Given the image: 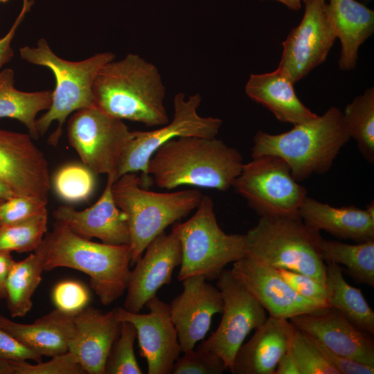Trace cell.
I'll use <instances>...</instances> for the list:
<instances>
[{"instance_id":"6da1fadb","label":"cell","mask_w":374,"mask_h":374,"mask_svg":"<svg viewBox=\"0 0 374 374\" xmlns=\"http://www.w3.org/2000/svg\"><path fill=\"white\" fill-rule=\"evenodd\" d=\"M243 164L240 152L220 139L182 136L161 145L150 158L146 172L162 188L188 185L226 191Z\"/></svg>"},{"instance_id":"7a4b0ae2","label":"cell","mask_w":374,"mask_h":374,"mask_svg":"<svg viewBox=\"0 0 374 374\" xmlns=\"http://www.w3.org/2000/svg\"><path fill=\"white\" fill-rule=\"evenodd\" d=\"M34 251L41 256L44 271L68 267L88 275L91 287L104 305L112 303L127 289L131 262L129 244L96 242L55 222Z\"/></svg>"},{"instance_id":"3957f363","label":"cell","mask_w":374,"mask_h":374,"mask_svg":"<svg viewBox=\"0 0 374 374\" xmlns=\"http://www.w3.org/2000/svg\"><path fill=\"white\" fill-rule=\"evenodd\" d=\"M93 93L95 107L123 121L148 127L169 122L159 70L139 55L129 53L105 64L95 78Z\"/></svg>"},{"instance_id":"277c9868","label":"cell","mask_w":374,"mask_h":374,"mask_svg":"<svg viewBox=\"0 0 374 374\" xmlns=\"http://www.w3.org/2000/svg\"><path fill=\"white\" fill-rule=\"evenodd\" d=\"M350 136L339 109L332 107L315 119L295 125L286 132L271 134L258 131L253 137L251 157L273 154L284 159L296 181L331 168Z\"/></svg>"},{"instance_id":"5b68a950","label":"cell","mask_w":374,"mask_h":374,"mask_svg":"<svg viewBox=\"0 0 374 374\" xmlns=\"http://www.w3.org/2000/svg\"><path fill=\"white\" fill-rule=\"evenodd\" d=\"M19 55L28 63L48 69L54 75L55 86L51 105L37 118L36 127L42 136L56 122L57 127L48 139L49 144L56 145L69 115L82 108L95 107V78L100 69L114 60L115 55L111 52H102L81 61H69L57 55L44 38L39 39L35 46L21 47Z\"/></svg>"},{"instance_id":"8992f818","label":"cell","mask_w":374,"mask_h":374,"mask_svg":"<svg viewBox=\"0 0 374 374\" xmlns=\"http://www.w3.org/2000/svg\"><path fill=\"white\" fill-rule=\"evenodd\" d=\"M245 239L244 256L306 274L326 286L320 231L307 225L299 214L260 217Z\"/></svg>"},{"instance_id":"52a82bcc","label":"cell","mask_w":374,"mask_h":374,"mask_svg":"<svg viewBox=\"0 0 374 374\" xmlns=\"http://www.w3.org/2000/svg\"><path fill=\"white\" fill-rule=\"evenodd\" d=\"M112 192L116 206L127 216L132 265L156 236L196 209L203 196L195 188L173 193L148 190L135 172L117 179L112 184Z\"/></svg>"},{"instance_id":"ba28073f","label":"cell","mask_w":374,"mask_h":374,"mask_svg":"<svg viewBox=\"0 0 374 374\" xmlns=\"http://www.w3.org/2000/svg\"><path fill=\"white\" fill-rule=\"evenodd\" d=\"M172 231L181 246L178 279L201 275L217 279L226 265L245 256V235L227 234L218 225L211 197L203 195L187 221L174 224Z\"/></svg>"},{"instance_id":"9c48e42d","label":"cell","mask_w":374,"mask_h":374,"mask_svg":"<svg viewBox=\"0 0 374 374\" xmlns=\"http://www.w3.org/2000/svg\"><path fill=\"white\" fill-rule=\"evenodd\" d=\"M260 217L299 214L307 190L282 158L265 154L243 164L233 185Z\"/></svg>"},{"instance_id":"30bf717a","label":"cell","mask_w":374,"mask_h":374,"mask_svg":"<svg viewBox=\"0 0 374 374\" xmlns=\"http://www.w3.org/2000/svg\"><path fill=\"white\" fill-rule=\"evenodd\" d=\"M199 93L185 99L183 93L174 98V116L170 123L152 131H134L133 136L125 148L116 172V180L127 173L142 172V186L146 187L149 177L146 172L148 162L154 152L163 143L182 136L215 138L222 126L218 118L203 117L198 114L201 103Z\"/></svg>"},{"instance_id":"8fae6325","label":"cell","mask_w":374,"mask_h":374,"mask_svg":"<svg viewBox=\"0 0 374 374\" xmlns=\"http://www.w3.org/2000/svg\"><path fill=\"white\" fill-rule=\"evenodd\" d=\"M67 136L82 164L95 175H114L116 178L121 157L133 133L123 120L90 107L72 114Z\"/></svg>"},{"instance_id":"7c38bea8","label":"cell","mask_w":374,"mask_h":374,"mask_svg":"<svg viewBox=\"0 0 374 374\" xmlns=\"http://www.w3.org/2000/svg\"><path fill=\"white\" fill-rule=\"evenodd\" d=\"M217 286L223 300L222 317L216 330L198 346L217 355L231 371L246 337L267 317L264 308L231 270L222 271Z\"/></svg>"},{"instance_id":"4fadbf2b","label":"cell","mask_w":374,"mask_h":374,"mask_svg":"<svg viewBox=\"0 0 374 374\" xmlns=\"http://www.w3.org/2000/svg\"><path fill=\"white\" fill-rule=\"evenodd\" d=\"M301 1L305 5L303 17L283 42L278 65L290 73L294 82L326 60L337 38L326 0Z\"/></svg>"},{"instance_id":"5bb4252c","label":"cell","mask_w":374,"mask_h":374,"mask_svg":"<svg viewBox=\"0 0 374 374\" xmlns=\"http://www.w3.org/2000/svg\"><path fill=\"white\" fill-rule=\"evenodd\" d=\"M0 179L14 195L48 202V161L29 134L0 128Z\"/></svg>"},{"instance_id":"9a60e30c","label":"cell","mask_w":374,"mask_h":374,"mask_svg":"<svg viewBox=\"0 0 374 374\" xmlns=\"http://www.w3.org/2000/svg\"><path fill=\"white\" fill-rule=\"evenodd\" d=\"M148 314L132 312L117 307L119 320L129 321L136 330L141 356L148 364V374H170L181 352L169 304L156 295L145 305Z\"/></svg>"},{"instance_id":"2e32d148","label":"cell","mask_w":374,"mask_h":374,"mask_svg":"<svg viewBox=\"0 0 374 374\" xmlns=\"http://www.w3.org/2000/svg\"><path fill=\"white\" fill-rule=\"evenodd\" d=\"M144 251L130 271L124 301V308L135 313L139 312L163 285L171 283L173 271L181 261V243L172 231L159 234Z\"/></svg>"},{"instance_id":"e0dca14e","label":"cell","mask_w":374,"mask_h":374,"mask_svg":"<svg viewBox=\"0 0 374 374\" xmlns=\"http://www.w3.org/2000/svg\"><path fill=\"white\" fill-rule=\"evenodd\" d=\"M293 326L315 339L335 354L374 366L372 335L350 323L332 307L291 317Z\"/></svg>"},{"instance_id":"ac0fdd59","label":"cell","mask_w":374,"mask_h":374,"mask_svg":"<svg viewBox=\"0 0 374 374\" xmlns=\"http://www.w3.org/2000/svg\"><path fill=\"white\" fill-rule=\"evenodd\" d=\"M206 280L201 275L184 278L182 292L169 304L181 352L193 349L209 330L213 315L222 312L221 293Z\"/></svg>"},{"instance_id":"d6986e66","label":"cell","mask_w":374,"mask_h":374,"mask_svg":"<svg viewBox=\"0 0 374 374\" xmlns=\"http://www.w3.org/2000/svg\"><path fill=\"white\" fill-rule=\"evenodd\" d=\"M231 271L269 316L289 320L323 308L295 292L276 268L260 261L244 256L233 262Z\"/></svg>"},{"instance_id":"ffe728a7","label":"cell","mask_w":374,"mask_h":374,"mask_svg":"<svg viewBox=\"0 0 374 374\" xmlns=\"http://www.w3.org/2000/svg\"><path fill=\"white\" fill-rule=\"evenodd\" d=\"M116 181L114 175H107L105 188L91 206L78 211L68 206H60L53 212L56 222H60L76 234L90 239L96 238L103 243L129 244L130 235L126 215L116 206L112 187Z\"/></svg>"},{"instance_id":"44dd1931","label":"cell","mask_w":374,"mask_h":374,"mask_svg":"<svg viewBox=\"0 0 374 374\" xmlns=\"http://www.w3.org/2000/svg\"><path fill=\"white\" fill-rule=\"evenodd\" d=\"M116 308L106 313L87 306L75 315L68 351L85 373L105 374L112 346L120 332Z\"/></svg>"},{"instance_id":"7402d4cb","label":"cell","mask_w":374,"mask_h":374,"mask_svg":"<svg viewBox=\"0 0 374 374\" xmlns=\"http://www.w3.org/2000/svg\"><path fill=\"white\" fill-rule=\"evenodd\" d=\"M295 328L288 319L269 316L238 348L231 371L233 374H274L288 349Z\"/></svg>"},{"instance_id":"603a6c76","label":"cell","mask_w":374,"mask_h":374,"mask_svg":"<svg viewBox=\"0 0 374 374\" xmlns=\"http://www.w3.org/2000/svg\"><path fill=\"white\" fill-rule=\"evenodd\" d=\"M299 213L309 226L337 238L357 243L374 240L373 201L364 209L355 206L337 208L307 196Z\"/></svg>"},{"instance_id":"cb8c5ba5","label":"cell","mask_w":374,"mask_h":374,"mask_svg":"<svg viewBox=\"0 0 374 374\" xmlns=\"http://www.w3.org/2000/svg\"><path fill=\"white\" fill-rule=\"evenodd\" d=\"M294 84L290 73L278 66L270 73L251 74L246 84L245 92L281 122L295 125L315 119L318 115L301 103L296 94Z\"/></svg>"},{"instance_id":"d4e9b609","label":"cell","mask_w":374,"mask_h":374,"mask_svg":"<svg viewBox=\"0 0 374 374\" xmlns=\"http://www.w3.org/2000/svg\"><path fill=\"white\" fill-rule=\"evenodd\" d=\"M76 314L56 308L30 324L0 314V326L30 350L52 357L68 351Z\"/></svg>"},{"instance_id":"484cf974","label":"cell","mask_w":374,"mask_h":374,"mask_svg":"<svg viewBox=\"0 0 374 374\" xmlns=\"http://www.w3.org/2000/svg\"><path fill=\"white\" fill-rule=\"evenodd\" d=\"M327 10L341 44L339 68L351 70L359 48L374 32V12L355 0H330Z\"/></svg>"},{"instance_id":"4316f807","label":"cell","mask_w":374,"mask_h":374,"mask_svg":"<svg viewBox=\"0 0 374 374\" xmlns=\"http://www.w3.org/2000/svg\"><path fill=\"white\" fill-rule=\"evenodd\" d=\"M15 72L12 69L6 68L0 71V118L19 121L33 139H38L37 116L50 107L52 91H23L15 87Z\"/></svg>"},{"instance_id":"83f0119b","label":"cell","mask_w":374,"mask_h":374,"mask_svg":"<svg viewBox=\"0 0 374 374\" xmlns=\"http://www.w3.org/2000/svg\"><path fill=\"white\" fill-rule=\"evenodd\" d=\"M339 264L326 261V288L330 307L342 314L362 330L374 334V312L360 290L351 286L344 278Z\"/></svg>"},{"instance_id":"f1b7e54d","label":"cell","mask_w":374,"mask_h":374,"mask_svg":"<svg viewBox=\"0 0 374 374\" xmlns=\"http://www.w3.org/2000/svg\"><path fill=\"white\" fill-rule=\"evenodd\" d=\"M44 271L42 259L35 251L22 260L13 262L6 283L7 308L12 317H23L30 311L32 297Z\"/></svg>"},{"instance_id":"f546056e","label":"cell","mask_w":374,"mask_h":374,"mask_svg":"<svg viewBox=\"0 0 374 374\" xmlns=\"http://www.w3.org/2000/svg\"><path fill=\"white\" fill-rule=\"evenodd\" d=\"M320 251L324 262L344 265L356 283L374 287V240L350 244L322 238Z\"/></svg>"},{"instance_id":"4dcf8cb0","label":"cell","mask_w":374,"mask_h":374,"mask_svg":"<svg viewBox=\"0 0 374 374\" xmlns=\"http://www.w3.org/2000/svg\"><path fill=\"white\" fill-rule=\"evenodd\" d=\"M350 138L371 164L374 163V88H368L348 104L342 112Z\"/></svg>"},{"instance_id":"1f68e13d","label":"cell","mask_w":374,"mask_h":374,"mask_svg":"<svg viewBox=\"0 0 374 374\" xmlns=\"http://www.w3.org/2000/svg\"><path fill=\"white\" fill-rule=\"evenodd\" d=\"M48 211L18 222L0 225V250L11 253L34 251L47 232Z\"/></svg>"},{"instance_id":"d6a6232c","label":"cell","mask_w":374,"mask_h":374,"mask_svg":"<svg viewBox=\"0 0 374 374\" xmlns=\"http://www.w3.org/2000/svg\"><path fill=\"white\" fill-rule=\"evenodd\" d=\"M94 173L84 164L69 163L60 168L53 178L56 195L66 202L87 199L95 187Z\"/></svg>"},{"instance_id":"836d02e7","label":"cell","mask_w":374,"mask_h":374,"mask_svg":"<svg viewBox=\"0 0 374 374\" xmlns=\"http://www.w3.org/2000/svg\"><path fill=\"white\" fill-rule=\"evenodd\" d=\"M136 330L129 321H121L120 332L108 355L105 374H141L137 362L134 344Z\"/></svg>"},{"instance_id":"e575fe53","label":"cell","mask_w":374,"mask_h":374,"mask_svg":"<svg viewBox=\"0 0 374 374\" xmlns=\"http://www.w3.org/2000/svg\"><path fill=\"white\" fill-rule=\"evenodd\" d=\"M290 348L299 374H339L326 359L313 339L304 332L294 329Z\"/></svg>"},{"instance_id":"d590c367","label":"cell","mask_w":374,"mask_h":374,"mask_svg":"<svg viewBox=\"0 0 374 374\" xmlns=\"http://www.w3.org/2000/svg\"><path fill=\"white\" fill-rule=\"evenodd\" d=\"M226 367L217 355L197 346L184 353L181 358L175 362L173 374H221Z\"/></svg>"},{"instance_id":"8d00e7d4","label":"cell","mask_w":374,"mask_h":374,"mask_svg":"<svg viewBox=\"0 0 374 374\" xmlns=\"http://www.w3.org/2000/svg\"><path fill=\"white\" fill-rule=\"evenodd\" d=\"M12 374H82L85 373L74 356L69 351L48 362L31 364L26 360H8Z\"/></svg>"},{"instance_id":"74e56055","label":"cell","mask_w":374,"mask_h":374,"mask_svg":"<svg viewBox=\"0 0 374 374\" xmlns=\"http://www.w3.org/2000/svg\"><path fill=\"white\" fill-rule=\"evenodd\" d=\"M48 202L29 196L13 195L0 204V225L27 220L47 210Z\"/></svg>"},{"instance_id":"f35d334b","label":"cell","mask_w":374,"mask_h":374,"mask_svg":"<svg viewBox=\"0 0 374 374\" xmlns=\"http://www.w3.org/2000/svg\"><path fill=\"white\" fill-rule=\"evenodd\" d=\"M52 299L56 308L64 312L78 313L85 308L90 301V294L81 283L63 280L54 287Z\"/></svg>"},{"instance_id":"ab89813d","label":"cell","mask_w":374,"mask_h":374,"mask_svg":"<svg viewBox=\"0 0 374 374\" xmlns=\"http://www.w3.org/2000/svg\"><path fill=\"white\" fill-rule=\"evenodd\" d=\"M277 270L299 295L323 308L330 307L326 286L320 282L310 276L295 271L283 268Z\"/></svg>"},{"instance_id":"60d3db41","label":"cell","mask_w":374,"mask_h":374,"mask_svg":"<svg viewBox=\"0 0 374 374\" xmlns=\"http://www.w3.org/2000/svg\"><path fill=\"white\" fill-rule=\"evenodd\" d=\"M0 359L5 360L42 361V356L30 350L0 326Z\"/></svg>"},{"instance_id":"b9f144b4","label":"cell","mask_w":374,"mask_h":374,"mask_svg":"<svg viewBox=\"0 0 374 374\" xmlns=\"http://www.w3.org/2000/svg\"><path fill=\"white\" fill-rule=\"evenodd\" d=\"M310 336V335H309ZM326 359L333 366L339 374H373L374 366L366 365L352 360L330 351L321 343L312 337Z\"/></svg>"},{"instance_id":"7bdbcfd3","label":"cell","mask_w":374,"mask_h":374,"mask_svg":"<svg viewBox=\"0 0 374 374\" xmlns=\"http://www.w3.org/2000/svg\"><path fill=\"white\" fill-rule=\"evenodd\" d=\"M32 3L24 0L23 8L15 22L7 33L0 37V69L10 62L14 55L12 48V41L15 37L17 30L21 24L25 15L29 10Z\"/></svg>"},{"instance_id":"ee69618b","label":"cell","mask_w":374,"mask_h":374,"mask_svg":"<svg viewBox=\"0 0 374 374\" xmlns=\"http://www.w3.org/2000/svg\"><path fill=\"white\" fill-rule=\"evenodd\" d=\"M14 261L10 252L0 250V300L6 297V279Z\"/></svg>"},{"instance_id":"f6af8a7d","label":"cell","mask_w":374,"mask_h":374,"mask_svg":"<svg viewBox=\"0 0 374 374\" xmlns=\"http://www.w3.org/2000/svg\"><path fill=\"white\" fill-rule=\"evenodd\" d=\"M274 374H299L290 345L279 360Z\"/></svg>"},{"instance_id":"bcb514c9","label":"cell","mask_w":374,"mask_h":374,"mask_svg":"<svg viewBox=\"0 0 374 374\" xmlns=\"http://www.w3.org/2000/svg\"><path fill=\"white\" fill-rule=\"evenodd\" d=\"M265 1V0H260ZM285 4L292 10H299L301 8V0H275Z\"/></svg>"},{"instance_id":"7dc6e473","label":"cell","mask_w":374,"mask_h":374,"mask_svg":"<svg viewBox=\"0 0 374 374\" xmlns=\"http://www.w3.org/2000/svg\"><path fill=\"white\" fill-rule=\"evenodd\" d=\"M13 195L10 188L0 179V199H7Z\"/></svg>"},{"instance_id":"c3c4849f","label":"cell","mask_w":374,"mask_h":374,"mask_svg":"<svg viewBox=\"0 0 374 374\" xmlns=\"http://www.w3.org/2000/svg\"><path fill=\"white\" fill-rule=\"evenodd\" d=\"M0 374H12V371L8 360L0 359Z\"/></svg>"},{"instance_id":"681fc988","label":"cell","mask_w":374,"mask_h":374,"mask_svg":"<svg viewBox=\"0 0 374 374\" xmlns=\"http://www.w3.org/2000/svg\"><path fill=\"white\" fill-rule=\"evenodd\" d=\"M8 0H0V3H6L7 2Z\"/></svg>"},{"instance_id":"f907efd6","label":"cell","mask_w":374,"mask_h":374,"mask_svg":"<svg viewBox=\"0 0 374 374\" xmlns=\"http://www.w3.org/2000/svg\"><path fill=\"white\" fill-rule=\"evenodd\" d=\"M3 200H4L3 199H0V204H1V202H2Z\"/></svg>"}]
</instances>
